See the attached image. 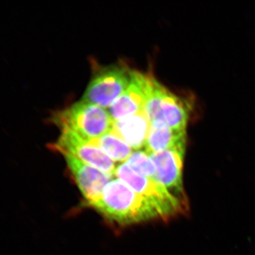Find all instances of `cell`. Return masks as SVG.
<instances>
[{
    "mask_svg": "<svg viewBox=\"0 0 255 255\" xmlns=\"http://www.w3.org/2000/svg\"><path fill=\"white\" fill-rule=\"evenodd\" d=\"M187 147V131L174 130L162 121L150 122L144 150L148 154Z\"/></svg>",
    "mask_w": 255,
    "mask_h": 255,
    "instance_id": "cell-10",
    "label": "cell"
},
{
    "mask_svg": "<svg viewBox=\"0 0 255 255\" xmlns=\"http://www.w3.org/2000/svg\"><path fill=\"white\" fill-rule=\"evenodd\" d=\"M90 206L121 226L162 219L152 203L117 177L106 185L100 199Z\"/></svg>",
    "mask_w": 255,
    "mask_h": 255,
    "instance_id": "cell-1",
    "label": "cell"
},
{
    "mask_svg": "<svg viewBox=\"0 0 255 255\" xmlns=\"http://www.w3.org/2000/svg\"><path fill=\"white\" fill-rule=\"evenodd\" d=\"M150 122L145 111L114 122L112 131L115 132L132 150L145 148Z\"/></svg>",
    "mask_w": 255,
    "mask_h": 255,
    "instance_id": "cell-11",
    "label": "cell"
},
{
    "mask_svg": "<svg viewBox=\"0 0 255 255\" xmlns=\"http://www.w3.org/2000/svg\"><path fill=\"white\" fill-rule=\"evenodd\" d=\"M151 75L132 70L128 87L108 109L114 122L135 115L144 110L150 88Z\"/></svg>",
    "mask_w": 255,
    "mask_h": 255,
    "instance_id": "cell-9",
    "label": "cell"
},
{
    "mask_svg": "<svg viewBox=\"0 0 255 255\" xmlns=\"http://www.w3.org/2000/svg\"><path fill=\"white\" fill-rule=\"evenodd\" d=\"M50 147L55 152L68 153L105 173L114 176L117 168L115 162L100 148L90 143L76 132L63 129L59 138L56 142L51 144Z\"/></svg>",
    "mask_w": 255,
    "mask_h": 255,
    "instance_id": "cell-6",
    "label": "cell"
},
{
    "mask_svg": "<svg viewBox=\"0 0 255 255\" xmlns=\"http://www.w3.org/2000/svg\"><path fill=\"white\" fill-rule=\"evenodd\" d=\"M150 122L162 121L174 130L187 131L189 111L184 101L151 75L145 107Z\"/></svg>",
    "mask_w": 255,
    "mask_h": 255,
    "instance_id": "cell-4",
    "label": "cell"
},
{
    "mask_svg": "<svg viewBox=\"0 0 255 255\" xmlns=\"http://www.w3.org/2000/svg\"><path fill=\"white\" fill-rule=\"evenodd\" d=\"M125 163L139 175L152 179L155 177V162L145 150L133 151Z\"/></svg>",
    "mask_w": 255,
    "mask_h": 255,
    "instance_id": "cell-13",
    "label": "cell"
},
{
    "mask_svg": "<svg viewBox=\"0 0 255 255\" xmlns=\"http://www.w3.org/2000/svg\"><path fill=\"white\" fill-rule=\"evenodd\" d=\"M186 147H175L150 155L156 166L154 179L187 206L183 185V167Z\"/></svg>",
    "mask_w": 255,
    "mask_h": 255,
    "instance_id": "cell-7",
    "label": "cell"
},
{
    "mask_svg": "<svg viewBox=\"0 0 255 255\" xmlns=\"http://www.w3.org/2000/svg\"><path fill=\"white\" fill-rule=\"evenodd\" d=\"M114 177L123 181L135 192L152 203L163 220L176 216L186 209V206L155 179L139 175L127 164L117 165Z\"/></svg>",
    "mask_w": 255,
    "mask_h": 255,
    "instance_id": "cell-5",
    "label": "cell"
},
{
    "mask_svg": "<svg viewBox=\"0 0 255 255\" xmlns=\"http://www.w3.org/2000/svg\"><path fill=\"white\" fill-rule=\"evenodd\" d=\"M132 70L124 63L96 68L81 100L110 108L128 87Z\"/></svg>",
    "mask_w": 255,
    "mask_h": 255,
    "instance_id": "cell-3",
    "label": "cell"
},
{
    "mask_svg": "<svg viewBox=\"0 0 255 255\" xmlns=\"http://www.w3.org/2000/svg\"><path fill=\"white\" fill-rule=\"evenodd\" d=\"M51 122L60 130H72L87 140L110 132L114 124L108 110L82 100L53 114Z\"/></svg>",
    "mask_w": 255,
    "mask_h": 255,
    "instance_id": "cell-2",
    "label": "cell"
},
{
    "mask_svg": "<svg viewBox=\"0 0 255 255\" xmlns=\"http://www.w3.org/2000/svg\"><path fill=\"white\" fill-rule=\"evenodd\" d=\"M87 140L100 148L115 163H125L133 152L131 147L112 130L97 138Z\"/></svg>",
    "mask_w": 255,
    "mask_h": 255,
    "instance_id": "cell-12",
    "label": "cell"
},
{
    "mask_svg": "<svg viewBox=\"0 0 255 255\" xmlns=\"http://www.w3.org/2000/svg\"><path fill=\"white\" fill-rule=\"evenodd\" d=\"M60 154L65 158L69 171L86 201V204L91 205L100 199L106 185L112 180L113 176L85 163L68 153L61 152Z\"/></svg>",
    "mask_w": 255,
    "mask_h": 255,
    "instance_id": "cell-8",
    "label": "cell"
}]
</instances>
